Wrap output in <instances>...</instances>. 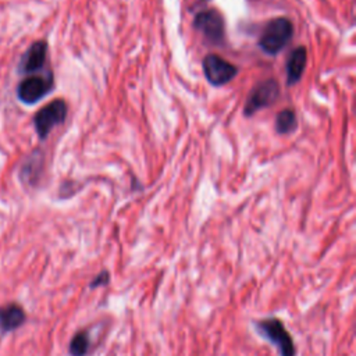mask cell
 Listing matches in <instances>:
<instances>
[{
	"mask_svg": "<svg viewBox=\"0 0 356 356\" xmlns=\"http://www.w3.org/2000/svg\"><path fill=\"white\" fill-rule=\"evenodd\" d=\"M292 35H293V26L288 18L285 17L274 18L268 21L267 25L264 26L259 39V47L270 56L278 54L291 42Z\"/></svg>",
	"mask_w": 356,
	"mask_h": 356,
	"instance_id": "cell-1",
	"label": "cell"
},
{
	"mask_svg": "<svg viewBox=\"0 0 356 356\" xmlns=\"http://www.w3.org/2000/svg\"><path fill=\"white\" fill-rule=\"evenodd\" d=\"M193 26L202 33L203 39L213 46H221L225 40V22L221 13L216 8H206L195 15Z\"/></svg>",
	"mask_w": 356,
	"mask_h": 356,
	"instance_id": "cell-2",
	"label": "cell"
},
{
	"mask_svg": "<svg viewBox=\"0 0 356 356\" xmlns=\"http://www.w3.org/2000/svg\"><path fill=\"white\" fill-rule=\"evenodd\" d=\"M256 330L259 334L268 339L280 352V356H295L296 348L291 334L285 330L284 324L278 318H264L257 321Z\"/></svg>",
	"mask_w": 356,
	"mask_h": 356,
	"instance_id": "cell-3",
	"label": "cell"
},
{
	"mask_svg": "<svg viewBox=\"0 0 356 356\" xmlns=\"http://www.w3.org/2000/svg\"><path fill=\"white\" fill-rule=\"evenodd\" d=\"M278 96H280V86L277 81L267 79L260 82L250 90L245 102L243 114L246 117H252L259 110L273 106L277 102Z\"/></svg>",
	"mask_w": 356,
	"mask_h": 356,
	"instance_id": "cell-4",
	"label": "cell"
},
{
	"mask_svg": "<svg viewBox=\"0 0 356 356\" xmlns=\"http://www.w3.org/2000/svg\"><path fill=\"white\" fill-rule=\"evenodd\" d=\"M67 117V104L64 100L57 99L42 107L33 118L35 129L40 139H46V136L50 134V131L63 124Z\"/></svg>",
	"mask_w": 356,
	"mask_h": 356,
	"instance_id": "cell-5",
	"label": "cell"
},
{
	"mask_svg": "<svg viewBox=\"0 0 356 356\" xmlns=\"http://www.w3.org/2000/svg\"><path fill=\"white\" fill-rule=\"evenodd\" d=\"M202 67L206 79L213 86H222L228 83L238 72V68L234 64L214 53H210L203 58Z\"/></svg>",
	"mask_w": 356,
	"mask_h": 356,
	"instance_id": "cell-6",
	"label": "cell"
},
{
	"mask_svg": "<svg viewBox=\"0 0 356 356\" xmlns=\"http://www.w3.org/2000/svg\"><path fill=\"white\" fill-rule=\"evenodd\" d=\"M53 89V79L50 76H28L25 78L17 89L18 99L25 104H35L43 99Z\"/></svg>",
	"mask_w": 356,
	"mask_h": 356,
	"instance_id": "cell-7",
	"label": "cell"
},
{
	"mask_svg": "<svg viewBox=\"0 0 356 356\" xmlns=\"http://www.w3.org/2000/svg\"><path fill=\"white\" fill-rule=\"evenodd\" d=\"M47 54V43L44 40H38L31 44L21 60V71L31 74L40 70L44 64Z\"/></svg>",
	"mask_w": 356,
	"mask_h": 356,
	"instance_id": "cell-8",
	"label": "cell"
},
{
	"mask_svg": "<svg viewBox=\"0 0 356 356\" xmlns=\"http://www.w3.org/2000/svg\"><path fill=\"white\" fill-rule=\"evenodd\" d=\"M306 61H307V53L303 46L295 47L291 54L288 56L286 60V85L292 86L295 85L303 75V71L306 68Z\"/></svg>",
	"mask_w": 356,
	"mask_h": 356,
	"instance_id": "cell-9",
	"label": "cell"
},
{
	"mask_svg": "<svg viewBox=\"0 0 356 356\" xmlns=\"http://www.w3.org/2000/svg\"><path fill=\"white\" fill-rule=\"evenodd\" d=\"M24 320L25 313L17 305H10L0 310V330L3 332H8L18 328L24 323Z\"/></svg>",
	"mask_w": 356,
	"mask_h": 356,
	"instance_id": "cell-10",
	"label": "cell"
},
{
	"mask_svg": "<svg viewBox=\"0 0 356 356\" xmlns=\"http://www.w3.org/2000/svg\"><path fill=\"white\" fill-rule=\"evenodd\" d=\"M296 125H298L296 115L291 108L281 110L275 117V131L281 135L292 132L296 128Z\"/></svg>",
	"mask_w": 356,
	"mask_h": 356,
	"instance_id": "cell-11",
	"label": "cell"
},
{
	"mask_svg": "<svg viewBox=\"0 0 356 356\" xmlns=\"http://www.w3.org/2000/svg\"><path fill=\"white\" fill-rule=\"evenodd\" d=\"M70 355L71 356H86L89 350V337L86 332L81 331L74 335L70 342Z\"/></svg>",
	"mask_w": 356,
	"mask_h": 356,
	"instance_id": "cell-12",
	"label": "cell"
},
{
	"mask_svg": "<svg viewBox=\"0 0 356 356\" xmlns=\"http://www.w3.org/2000/svg\"><path fill=\"white\" fill-rule=\"evenodd\" d=\"M110 281V274L107 270H103L102 273H99L93 281L90 282V288H96V286H102V285H107Z\"/></svg>",
	"mask_w": 356,
	"mask_h": 356,
	"instance_id": "cell-13",
	"label": "cell"
}]
</instances>
